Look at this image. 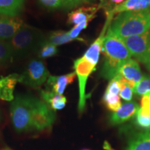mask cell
I'll list each match as a JSON object with an SVG mask.
<instances>
[{"label":"cell","instance_id":"1f68e13d","mask_svg":"<svg viewBox=\"0 0 150 150\" xmlns=\"http://www.w3.org/2000/svg\"><path fill=\"white\" fill-rule=\"evenodd\" d=\"M4 150H11V149H4Z\"/></svg>","mask_w":150,"mask_h":150},{"label":"cell","instance_id":"6da1fadb","mask_svg":"<svg viewBox=\"0 0 150 150\" xmlns=\"http://www.w3.org/2000/svg\"><path fill=\"white\" fill-rule=\"evenodd\" d=\"M102 50L105 58L101 76L111 80L117 76L120 67L131 59V55L122 39L116 36L108 29L105 35Z\"/></svg>","mask_w":150,"mask_h":150},{"label":"cell","instance_id":"7c38bea8","mask_svg":"<svg viewBox=\"0 0 150 150\" xmlns=\"http://www.w3.org/2000/svg\"><path fill=\"white\" fill-rule=\"evenodd\" d=\"M102 8L100 4L81 6L71 11L68 14V23L76 24L84 21L91 22L95 18L96 13L99 9Z\"/></svg>","mask_w":150,"mask_h":150},{"label":"cell","instance_id":"d4e9b609","mask_svg":"<svg viewBox=\"0 0 150 150\" xmlns=\"http://www.w3.org/2000/svg\"><path fill=\"white\" fill-rule=\"evenodd\" d=\"M89 22L90 21H84L81 22L79 24H76V25H75L74 27L69 31L70 36L75 40L83 41V39L79 38V35L81 31L82 30L85 29L86 28L88 27V24Z\"/></svg>","mask_w":150,"mask_h":150},{"label":"cell","instance_id":"ba28073f","mask_svg":"<svg viewBox=\"0 0 150 150\" xmlns=\"http://www.w3.org/2000/svg\"><path fill=\"white\" fill-rule=\"evenodd\" d=\"M73 67L79 81V99L78 102V110L81 113L83 111L86 106V101L87 97L86 95V83L90 75L96 69V66L83 56H81L74 61Z\"/></svg>","mask_w":150,"mask_h":150},{"label":"cell","instance_id":"52a82bcc","mask_svg":"<svg viewBox=\"0 0 150 150\" xmlns=\"http://www.w3.org/2000/svg\"><path fill=\"white\" fill-rule=\"evenodd\" d=\"M131 56L145 64L150 59V29L140 35L122 39Z\"/></svg>","mask_w":150,"mask_h":150},{"label":"cell","instance_id":"3957f363","mask_svg":"<svg viewBox=\"0 0 150 150\" xmlns=\"http://www.w3.org/2000/svg\"><path fill=\"white\" fill-rule=\"evenodd\" d=\"M46 37L42 31L35 27L24 24L22 27L8 40L13 59H21L37 52Z\"/></svg>","mask_w":150,"mask_h":150},{"label":"cell","instance_id":"277c9868","mask_svg":"<svg viewBox=\"0 0 150 150\" xmlns=\"http://www.w3.org/2000/svg\"><path fill=\"white\" fill-rule=\"evenodd\" d=\"M35 97L19 95L15 97L11 105V118L14 128L18 131H31Z\"/></svg>","mask_w":150,"mask_h":150},{"label":"cell","instance_id":"cb8c5ba5","mask_svg":"<svg viewBox=\"0 0 150 150\" xmlns=\"http://www.w3.org/2000/svg\"><path fill=\"white\" fill-rule=\"evenodd\" d=\"M39 4L48 10L64 8L63 0H38Z\"/></svg>","mask_w":150,"mask_h":150},{"label":"cell","instance_id":"484cf974","mask_svg":"<svg viewBox=\"0 0 150 150\" xmlns=\"http://www.w3.org/2000/svg\"><path fill=\"white\" fill-rule=\"evenodd\" d=\"M133 93H134V89L132 88L127 84L121 83V88L119 94L120 97L122 98L124 100L127 101V102H131V99H132Z\"/></svg>","mask_w":150,"mask_h":150},{"label":"cell","instance_id":"ac0fdd59","mask_svg":"<svg viewBox=\"0 0 150 150\" xmlns=\"http://www.w3.org/2000/svg\"><path fill=\"white\" fill-rule=\"evenodd\" d=\"M25 0H0V15L17 17L22 12Z\"/></svg>","mask_w":150,"mask_h":150},{"label":"cell","instance_id":"9c48e42d","mask_svg":"<svg viewBox=\"0 0 150 150\" xmlns=\"http://www.w3.org/2000/svg\"><path fill=\"white\" fill-rule=\"evenodd\" d=\"M23 25L22 20L17 17L0 15V40L11 39Z\"/></svg>","mask_w":150,"mask_h":150},{"label":"cell","instance_id":"d6a6232c","mask_svg":"<svg viewBox=\"0 0 150 150\" xmlns=\"http://www.w3.org/2000/svg\"><path fill=\"white\" fill-rule=\"evenodd\" d=\"M83 150H89V149H83Z\"/></svg>","mask_w":150,"mask_h":150},{"label":"cell","instance_id":"f546056e","mask_svg":"<svg viewBox=\"0 0 150 150\" xmlns=\"http://www.w3.org/2000/svg\"><path fill=\"white\" fill-rule=\"evenodd\" d=\"M104 148L106 150H115L114 149H112V148L110 147V145H109V143L107 141L104 142Z\"/></svg>","mask_w":150,"mask_h":150},{"label":"cell","instance_id":"7402d4cb","mask_svg":"<svg viewBox=\"0 0 150 150\" xmlns=\"http://www.w3.org/2000/svg\"><path fill=\"white\" fill-rule=\"evenodd\" d=\"M134 93L140 96L150 95V75H143L142 80L135 86Z\"/></svg>","mask_w":150,"mask_h":150},{"label":"cell","instance_id":"7a4b0ae2","mask_svg":"<svg viewBox=\"0 0 150 150\" xmlns=\"http://www.w3.org/2000/svg\"><path fill=\"white\" fill-rule=\"evenodd\" d=\"M108 29L120 39L142 34L150 29V10L118 13L112 20Z\"/></svg>","mask_w":150,"mask_h":150},{"label":"cell","instance_id":"5b68a950","mask_svg":"<svg viewBox=\"0 0 150 150\" xmlns=\"http://www.w3.org/2000/svg\"><path fill=\"white\" fill-rule=\"evenodd\" d=\"M49 76L50 74L44 62L40 59H33L19 76V83L31 88H38L47 81Z\"/></svg>","mask_w":150,"mask_h":150},{"label":"cell","instance_id":"d6986e66","mask_svg":"<svg viewBox=\"0 0 150 150\" xmlns=\"http://www.w3.org/2000/svg\"><path fill=\"white\" fill-rule=\"evenodd\" d=\"M46 40L56 47L75 40L70 36L69 32L64 31H53L46 38Z\"/></svg>","mask_w":150,"mask_h":150},{"label":"cell","instance_id":"83f0119b","mask_svg":"<svg viewBox=\"0 0 150 150\" xmlns=\"http://www.w3.org/2000/svg\"><path fill=\"white\" fill-rule=\"evenodd\" d=\"M125 1L126 0H100L99 4L102 8L104 9L106 12V11H111L114 7L121 4Z\"/></svg>","mask_w":150,"mask_h":150},{"label":"cell","instance_id":"f1b7e54d","mask_svg":"<svg viewBox=\"0 0 150 150\" xmlns=\"http://www.w3.org/2000/svg\"><path fill=\"white\" fill-rule=\"evenodd\" d=\"M139 111L142 115H150V95H143L141 99V107Z\"/></svg>","mask_w":150,"mask_h":150},{"label":"cell","instance_id":"603a6c76","mask_svg":"<svg viewBox=\"0 0 150 150\" xmlns=\"http://www.w3.org/2000/svg\"><path fill=\"white\" fill-rule=\"evenodd\" d=\"M13 59L11 49L6 41L0 40V67L8 64Z\"/></svg>","mask_w":150,"mask_h":150},{"label":"cell","instance_id":"8992f818","mask_svg":"<svg viewBox=\"0 0 150 150\" xmlns=\"http://www.w3.org/2000/svg\"><path fill=\"white\" fill-rule=\"evenodd\" d=\"M56 119L54 110L42 99L35 97L31 117V130L42 131L52 126Z\"/></svg>","mask_w":150,"mask_h":150},{"label":"cell","instance_id":"44dd1931","mask_svg":"<svg viewBox=\"0 0 150 150\" xmlns=\"http://www.w3.org/2000/svg\"><path fill=\"white\" fill-rule=\"evenodd\" d=\"M103 101L106 107L113 112L117 110L122 106L120 95L108 93L107 91L105 92L103 97Z\"/></svg>","mask_w":150,"mask_h":150},{"label":"cell","instance_id":"5bb4252c","mask_svg":"<svg viewBox=\"0 0 150 150\" xmlns=\"http://www.w3.org/2000/svg\"><path fill=\"white\" fill-rule=\"evenodd\" d=\"M20 74L13 73L6 76H0V99L5 101L14 99L13 91L19 82Z\"/></svg>","mask_w":150,"mask_h":150},{"label":"cell","instance_id":"e0dca14e","mask_svg":"<svg viewBox=\"0 0 150 150\" xmlns=\"http://www.w3.org/2000/svg\"><path fill=\"white\" fill-rule=\"evenodd\" d=\"M127 150H150V130L135 134L129 140Z\"/></svg>","mask_w":150,"mask_h":150},{"label":"cell","instance_id":"8fae6325","mask_svg":"<svg viewBox=\"0 0 150 150\" xmlns=\"http://www.w3.org/2000/svg\"><path fill=\"white\" fill-rule=\"evenodd\" d=\"M139 106L135 102H127L122 104L120 108L112 114L110 123L112 125H120L135 117L139 110Z\"/></svg>","mask_w":150,"mask_h":150},{"label":"cell","instance_id":"4fadbf2b","mask_svg":"<svg viewBox=\"0 0 150 150\" xmlns=\"http://www.w3.org/2000/svg\"><path fill=\"white\" fill-rule=\"evenodd\" d=\"M76 76L74 72L61 76L50 75L46 81L47 90L63 95L67 86L74 81Z\"/></svg>","mask_w":150,"mask_h":150},{"label":"cell","instance_id":"30bf717a","mask_svg":"<svg viewBox=\"0 0 150 150\" xmlns=\"http://www.w3.org/2000/svg\"><path fill=\"white\" fill-rule=\"evenodd\" d=\"M117 75L136 84L142 80L144 74L140 70L138 61L131 59L120 67Z\"/></svg>","mask_w":150,"mask_h":150},{"label":"cell","instance_id":"4316f807","mask_svg":"<svg viewBox=\"0 0 150 150\" xmlns=\"http://www.w3.org/2000/svg\"><path fill=\"white\" fill-rule=\"evenodd\" d=\"M95 0H63L64 2V9L70 10L80 6L81 5L85 4L91 3Z\"/></svg>","mask_w":150,"mask_h":150},{"label":"cell","instance_id":"4dcf8cb0","mask_svg":"<svg viewBox=\"0 0 150 150\" xmlns=\"http://www.w3.org/2000/svg\"><path fill=\"white\" fill-rule=\"evenodd\" d=\"M146 66V67L150 71V59H149L147 60V61L146 62V63L144 64Z\"/></svg>","mask_w":150,"mask_h":150},{"label":"cell","instance_id":"ffe728a7","mask_svg":"<svg viewBox=\"0 0 150 150\" xmlns=\"http://www.w3.org/2000/svg\"><path fill=\"white\" fill-rule=\"evenodd\" d=\"M38 56L40 59H45L47 58L52 57V56H55L58 53L57 47L54 45L52 43L49 42L46 40L43 42L41 45L37 50Z\"/></svg>","mask_w":150,"mask_h":150},{"label":"cell","instance_id":"9a60e30c","mask_svg":"<svg viewBox=\"0 0 150 150\" xmlns=\"http://www.w3.org/2000/svg\"><path fill=\"white\" fill-rule=\"evenodd\" d=\"M150 10V0H126L121 4L114 7L111 11H106L113 16L127 11H141Z\"/></svg>","mask_w":150,"mask_h":150},{"label":"cell","instance_id":"2e32d148","mask_svg":"<svg viewBox=\"0 0 150 150\" xmlns=\"http://www.w3.org/2000/svg\"><path fill=\"white\" fill-rule=\"evenodd\" d=\"M40 95L41 99L54 111L63 109L66 105L67 99L63 95L47 90H40Z\"/></svg>","mask_w":150,"mask_h":150}]
</instances>
